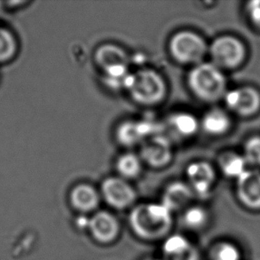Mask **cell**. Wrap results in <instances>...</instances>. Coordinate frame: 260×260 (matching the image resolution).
I'll return each instance as SVG.
<instances>
[{"label": "cell", "mask_w": 260, "mask_h": 260, "mask_svg": "<svg viewBox=\"0 0 260 260\" xmlns=\"http://www.w3.org/2000/svg\"><path fill=\"white\" fill-rule=\"evenodd\" d=\"M3 3L4 9L7 10H15L17 8L28 4V1H5Z\"/></svg>", "instance_id": "obj_28"}, {"label": "cell", "mask_w": 260, "mask_h": 260, "mask_svg": "<svg viewBox=\"0 0 260 260\" xmlns=\"http://www.w3.org/2000/svg\"><path fill=\"white\" fill-rule=\"evenodd\" d=\"M129 69L127 65H119L109 68L103 71V80L105 85L113 90L125 89V85L129 76Z\"/></svg>", "instance_id": "obj_21"}, {"label": "cell", "mask_w": 260, "mask_h": 260, "mask_svg": "<svg viewBox=\"0 0 260 260\" xmlns=\"http://www.w3.org/2000/svg\"><path fill=\"white\" fill-rule=\"evenodd\" d=\"M236 197L243 207L260 211V173L247 170L237 179Z\"/></svg>", "instance_id": "obj_9"}, {"label": "cell", "mask_w": 260, "mask_h": 260, "mask_svg": "<svg viewBox=\"0 0 260 260\" xmlns=\"http://www.w3.org/2000/svg\"><path fill=\"white\" fill-rule=\"evenodd\" d=\"M17 36L10 28L0 25V66L10 63L19 53Z\"/></svg>", "instance_id": "obj_17"}, {"label": "cell", "mask_w": 260, "mask_h": 260, "mask_svg": "<svg viewBox=\"0 0 260 260\" xmlns=\"http://www.w3.org/2000/svg\"><path fill=\"white\" fill-rule=\"evenodd\" d=\"M2 10H4L3 3H2V2H0V13L2 12Z\"/></svg>", "instance_id": "obj_29"}, {"label": "cell", "mask_w": 260, "mask_h": 260, "mask_svg": "<svg viewBox=\"0 0 260 260\" xmlns=\"http://www.w3.org/2000/svg\"><path fill=\"white\" fill-rule=\"evenodd\" d=\"M225 102L229 109L240 116H250L260 107V94L251 87H242L226 91Z\"/></svg>", "instance_id": "obj_10"}, {"label": "cell", "mask_w": 260, "mask_h": 260, "mask_svg": "<svg viewBox=\"0 0 260 260\" xmlns=\"http://www.w3.org/2000/svg\"><path fill=\"white\" fill-rule=\"evenodd\" d=\"M247 165L246 160L243 156L236 154L224 155L219 161L222 173L229 178H236V179L246 172Z\"/></svg>", "instance_id": "obj_20"}, {"label": "cell", "mask_w": 260, "mask_h": 260, "mask_svg": "<svg viewBox=\"0 0 260 260\" xmlns=\"http://www.w3.org/2000/svg\"><path fill=\"white\" fill-rule=\"evenodd\" d=\"M142 160L140 155L127 152L120 155L116 161V168L120 177L124 179H135L142 171Z\"/></svg>", "instance_id": "obj_19"}, {"label": "cell", "mask_w": 260, "mask_h": 260, "mask_svg": "<svg viewBox=\"0 0 260 260\" xmlns=\"http://www.w3.org/2000/svg\"><path fill=\"white\" fill-rule=\"evenodd\" d=\"M246 9L250 21L257 27H260V1L249 2Z\"/></svg>", "instance_id": "obj_26"}, {"label": "cell", "mask_w": 260, "mask_h": 260, "mask_svg": "<svg viewBox=\"0 0 260 260\" xmlns=\"http://www.w3.org/2000/svg\"><path fill=\"white\" fill-rule=\"evenodd\" d=\"M190 90L197 98L206 102H215L226 93V80L221 69L212 63L197 64L187 77Z\"/></svg>", "instance_id": "obj_2"}, {"label": "cell", "mask_w": 260, "mask_h": 260, "mask_svg": "<svg viewBox=\"0 0 260 260\" xmlns=\"http://www.w3.org/2000/svg\"><path fill=\"white\" fill-rule=\"evenodd\" d=\"M172 211L162 204H141L134 209L131 225L141 238L155 240L169 232L172 226Z\"/></svg>", "instance_id": "obj_1"}, {"label": "cell", "mask_w": 260, "mask_h": 260, "mask_svg": "<svg viewBox=\"0 0 260 260\" xmlns=\"http://www.w3.org/2000/svg\"><path fill=\"white\" fill-rule=\"evenodd\" d=\"M95 61L102 71L109 68L129 64V56L120 46L114 44H104L95 53Z\"/></svg>", "instance_id": "obj_14"}, {"label": "cell", "mask_w": 260, "mask_h": 260, "mask_svg": "<svg viewBox=\"0 0 260 260\" xmlns=\"http://www.w3.org/2000/svg\"><path fill=\"white\" fill-rule=\"evenodd\" d=\"M102 194L106 202L116 209H125L136 200L134 187L121 177L106 179L102 182Z\"/></svg>", "instance_id": "obj_8"}, {"label": "cell", "mask_w": 260, "mask_h": 260, "mask_svg": "<svg viewBox=\"0 0 260 260\" xmlns=\"http://www.w3.org/2000/svg\"><path fill=\"white\" fill-rule=\"evenodd\" d=\"M193 193L189 185L184 182H173L167 186L162 197V204L170 211H177L189 203Z\"/></svg>", "instance_id": "obj_15"}, {"label": "cell", "mask_w": 260, "mask_h": 260, "mask_svg": "<svg viewBox=\"0 0 260 260\" xmlns=\"http://www.w3.org/2000/svg\"><path fill=\"white\" fill-rule=\"evenodd\" d=\"M201 124L208 134L218 136L229 131L230 119L225 111L221 109H213L204 115Z\"/></svg>", "instance_id": "obj_18"}, {"label": "cell", "mask_w": 260, "mask_h": 260, "mask_svg": "<svg viewBox=\"0 0 260 260\" xmlns=\"http://www.w3.org/2000/svg\"><path fill=\"white\" fill-rule=\"evenodd\" d=\"M243 157L248 165L260 166V137L251 138L247 141Z\"/></svg>", "instance_id": "obj_24"}, {"label": "cell", "mask_w": 260, "mask_h": 260, "mask_svg": "<svg viewBox=\"0 0 260 260\" xmlns=\"http://www.w3.org/2000/svg\"><path fill=\"white\" fill-rule=\"evenodd\" d=\"M162 127L151 120H129L120 123L116 132V136L120 144L124 147H134L142 144L149 138L162 134Z\"/></svg>", "instance_id": "obj_6"}, {"label": "cell", "mask_w": 260, "mask_h": 260, "mask_svg": "<svg viewBox=\"0 0 260 260\" xmlns=\"http://www.w3.org/2000/svg\"><path fill=\"white\" fill-rule=\"evenodd\" d=\"M72 206L81 212H89L98 207L100 193L89 184H79L74 186L71 192Z\"/></svg>", "instance_id": "obj_13"}, {"label": "cell", "mask_w": 260, "mask_h": 260, "mask_svg": "<svg viewBox=\"0 0 260 260\" xmlns=\"http://www.w3.org/2000/svg\"><path fill=\"white\" fill-rule=\"evenodd\" d=\"M209 53L212 63L219 69L237 67L245 56L243 43L231 36H223L215 39L209 48Z\"/></svg>", "instance_id": "obj_5"}, {"label": "cell", "mask_w": 260, "mask_h": 260, "mask_svg": "<svg viewBox=\"0 0 260 260\" xmlns=\"http://www.w3.org/2000/svg\"><path fill=\"white\" fill-rule=\"evenodd\" d=\"M140 156L142 162L153 168L166 167L173 159L172 141L164 134L149 138L141 144Z\"/></svg>", "instance_id": "obj_7"}, {"label": "cell", "mask_w": 260, "mask_h": 260, "mask_svg": "<svg viewBox=\"0 0 260 260\" xmlns=\"http://www.w3.org/2000/svg\"><path fill=\"white\" fill-rule=\"evenodd\" d=\"M242 251L236 243L223 241L212 248L211 260H242Z\"/></svg>", "instance_id": "obj_22"}, {"label": "cell", "mask_w": 260, "mask_h": 260, "mask_svg": "<svg viewBox=\"0 0 260 260\" xmlns=\"http://www.w3.org/2000/svg\"><path fill=\"white\" fill-rule=\"evenodd\" d=\"M168 258H169L168 260H197L198 259V255H197V250L191 246L189 249H187L182 253L168 257Z\"/></svg>", "instance_id": "obj_27"}, {"label": "cell", "mask_w": 260, "mask_h": 260, "mask_svg": "<svg viewBox=\"0 0 260 260\" xmlns=\"http://www.w3.org/2000/svg\"><path fill=\"white\" fill-rule=\"evenodd\" d=\"M88 229L99 243H109L116 239L119 233L116 218L107 211H100L89 219Z\"/></svg>", "instance_id": "obj_12"}, {"label": "cell", "mask_w": 260, "mask_h": 260, "mask_svg": "<svg viewBox=\"0 0 260 260\" xmlns=\"http://www.w3.org/2000/svg\"><path fill=\"white\" fill-rule=\"evenodd\" d=\"M184 221L190 229H202L207 224V211L200 206L188 208L184 214Z\"/></svg>", "instance_id": "obj_23"}, {"label": "cell", "mask_w": 260, "mask_h": 260, "mask_svg": "<svg viewBox=\"0 0 260 260\" xmlns=\"http://www.w3.org/2000/svg\"><path fill=\"white\" fill-rule=\"evenodd\" d=\"M191 245L186 239H184L181 236H175L166 241L164 250L167 257H172V256L182 253L185 250L189 249Z\"/></svg>", "instance_id": "obj_25"}, {"label": "cell", "mask_w": 260, "mask_h": 260, "mask_svg": "<svg viewBox=\"0 0 260 260\" xmlns=\"http://www.w3.org/2000/svg\"><path fill=\"white\" fill-rule=\"evenodd\" d=\"M169 50L177 62L196 66L202 63L207 53L208 46L200 35L190 30H181L170 40Z\"/></svg>", "instance_id": "obj_4"}, {"label": "cell", "mask_w": 260, "mask_h": 260, "mask_svg": "<svg viewBox=\"0 0 260 260\" xmlns=\"http://www.w3.org/2000/svg\"><path fill=\"white\" fill-rule=\"evenodd\" d=\"M190 188L193 194L206 197L215 182V171L206 162H194L187 166L186 171Z\"/></svg>", "instance_id": "obj_11"}, {"label": "cell", "mask_w": 260, "mask_h": 260, "mask_svg": "<svg viewBox=\"0 0 260 260\" xmlns=\"http://www.w3.org/2000/svg\"><path fill=\"white\" fill-rule=\"evenodd\" d=\"M125 89L134 102L148 107L161 103L167 93L165 78L158 72L150 69H143L136 73H131Z\"/></svg>", "instance_id": "obj_3"}, {"label": "cell", "mask_w": 260, "mask_h": 260, "mask_svg": "<svg viewBox=\"0 0 260 260\" xmlns=\"http://www.w3.org/2000/svg\"><path fill=\"white\" fill-rule=\"evenodd\" d=\"M168 127L176 137L187 139L197 134L200 123L197 117L186 112H178L170 116L167 121Z\"/></svg>", "instance_id": "obj_16"}]
</instances>
